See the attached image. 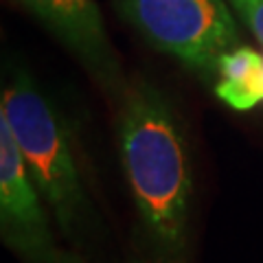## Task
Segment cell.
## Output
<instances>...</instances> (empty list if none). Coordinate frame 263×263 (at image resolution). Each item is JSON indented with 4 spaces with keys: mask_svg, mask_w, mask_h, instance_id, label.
<instances>
[{
    "mask_svg": "<svg viewBox=\"0 0 263 263\" xmlns=\"http://www.w3.org/2000/svg\"><path fill=\"white\" fill-rule=\"evenodd\" d=\"M119 149L147 233L164 252H180L186 237L191 169L176 114L152 86L129 92L119 121Z\"/></svg>",
    "mask_w": 263,
    "mask_h": 263,
    "instance_id": "1",
    "label": "cell"
},
{
    "mask_svg": "<svg viewBox=\"0 0 263 263\" xmlns=\"http://www.w3.org/2000/svg\"><path fill=\"white\" fill-rule=\"evenodd\" d=\"M0 117L9 123L13 141L44 202L60 224L70 228L84 211V189L60 112L31 77L18 72L3 90Z\"/></svg>",
    "mask_w": 263,
    "mask_h": 263,
    "instance_id": "2",
    "label": "cell"
},
{
    "mask_svg": "<svg viewBox=\"0 0 263 263\" xmlns=\"http://www.w3.org/2000/svg\"><path fill=\"white\" fill-rule=\"evenodd\" d=\"M121 13L158 51L213 79L226 53L241 46L226 0H117Z\"/></svg>",
    "mask_w": 263,
    "mask_h": 263,
    "instance_id": "3",
    "label": "cell"
},
{
    "mask_svg": "<svg viewBox=\"0 0 263 263\" xmlns=\"http://www.w3.org/2000/svg\"><path fill=\"white\" fill-rule=\"evenodd\" d=\"M0 224L5 241L33 261H60L48 233L42 193L31 178L13 141L9 123L0 117Z\"/></svg>",
    "mask_w": 263,
    "mask_h": 263,
    "instance_id": "4",
    "label": "cell"
},
{
    "mask_svg": "<svg viewBox=\"0 0 263 263\" xmlns=\"http://www.w3.org/2000/svg\"><path fill=\"white\" fill-rule=\"evenodd\" d=\"M44 27L72 48L101 79H117L108 31L95 0H18Z\"/></svg>",
    "mask_w": 263,
    "mask_h": 263,
    "instance_id": "5",
    "label": "cell"
},
{
    "mask_svg": "<svg viewBox=\"0 0 263 263\" xmlns=\"http://www.w3.org/2000/svg\"><path fill=\"white\" fill-rule=\"evenodd\" d=\"M215 79L217 97L230 108L248 110L263 101V57L252 48L237 46L226 53Z\"/></svg>",
    "mask_w": 263,
    "mask_h": 263,
    "instance_id": "6",
    "label": "cell"
},
{
    "mask_svg": "<svg viewBox=\"0 0 263 263\" xmlns=\"http://www.w3.org/2000/svg\"><path fill=\"white\" fill-rule=\"evenodd\" d=\"M263 48V0H226Z\"/></svg>",
    "mask_w": 263,
    "mask_h": 263,
    "instance_id": "7",
    "label": "cell"
},
{
    "mask_svg": "<svg viewBox=\"0 0 263 263\" xmlns=\"http://www.w3.org/2000/svg\"><path fill=\"white\" fill-rule=\"evenodd\" d=\"M57 263H81V261H77V259H66V257H60V261Z\"/></svg>",
    "mask_w": 263,
    "mask_h": 263,
    "instance_id": "8",
    "label": "cell"
}]
</instances>
